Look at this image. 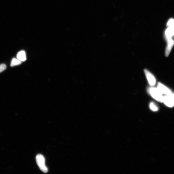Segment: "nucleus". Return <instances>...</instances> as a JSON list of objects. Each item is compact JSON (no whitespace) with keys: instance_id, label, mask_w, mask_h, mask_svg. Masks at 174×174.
Returning <instances> with one entry per match:
<instances>
[{"instance_id":"8","label":"nucleus","mask_w":174,"mask_h":174,"mask_svg":"<svg viewBox=\"0 0 174 174\" xmlns=\"http://www.w3.org/2000/svg\"><path fill=\"white\" fill-rule=\"evenodd\" d=\"M17 58L21 62H24L26 60V54L24 50L19 51L17 54Z\"/></svg>"},{"instance_id":"2","label":"nucleus","mask_w":174,"mask_h":174,"mask_svg":"<svg viewBox=\"0 0 174 174\" xmlns=\"http://www.w3.org/2000/svg\"><path fill=\"white\" fill-rule=\"evenodd\" d=\"M36 160L40 169L43 173H47L48 171V168L45 166V159L43 155L41 154H38L36 156Z\"/></svg>"},{"instance_id":"9","label":"nucleus","mask_w":174,"mask_h":174,"mask_svg":"<svg viewBox=\"0 0 174 174\" xmlns=\"http://www.w3.org/2000/svg\"><path fill=\"white\" fill-rule=\"evenodd\" d=\"M21 63L22 62L19 61L18 59L13 58L11 62L10 65L11 67H13L20 65Z\"/></svg>"},{"instance_id":"3","label":"nucleus","mask_w":174,"mask_h":174,"mask_svg":"<svg viewBox=\"0 0 174 174\" xmlns=\"http://www.w3.org/2000/svg\"><path fill=\"white\" fill-rule=\"evenodd\" d=\"M144 72L149 85L151 86H154L156 83V80L155 77L147 69H145Z\"/></svg>"},{"instance_id":"4","label":"nucleus","mask_w":174,"mask_h":174,"mask_svg":"<svg viewBox=\"0 0 174 174\" xmlns=\"http://www.w3.org/2000/svg\"><path fill=\"white\" fill-rule=\"evenodd\" d=\"M157 88L162 94L165 95L172 96V91L169 88L160 82L158 83Z\"/></svg>"},{"instance_id":"6","label":"nucleus","mask_w":174,"mask_h":174,"mask_svg":"<svg viewBox=\"0 0 174 174\" xmlns=\"http://www.w3.org/2000/svg\"><path fill=\"white\" fill-rule=\"evenodd\" d=\"M165 37L167 40L172 39V36L174 35V25L172 26L168 27L165 31Z\"/></svg>"},{"instance_id":"11","label":"nucleus","mask_w":174,"mask_h":174,"mask_svg":"<svg viewBox=\"0 0 174 174\" xmlns=\"http://www.w3.org/2000/svg\"><path fill=\"white\" fill-rule=\"evenodd\" d=\"M6 65L5 64H1L0 65V73L6 69Z\"/></svg>"},{"instance_id":"12","label":"nucleus","mask_w":174,"mask_h":174,"mask_svg":"<svg viewBox=\"0 0 174 174\" xmlns=\"http://www.w3.org/2000/svg\"><path fill=\"white\" fill-rule=\"evenodd\" d=\"M172 96L173 98V99H174V93L172 94Z\"/></svg>"},{"instance_id":"7","label":"nucleus","mask_w":174,"mask_h":174,"mask_svg":"<svg viewBox=\"0 0 174 174\" xmlns=\"http://www.w3.org/2000/svg\"><path fill=\"white\" fill-rule=\"evenodd\" d=\"M167 41L168 44L165 53V56L167 57L169 56L174 45V41L172 39H171Z\"/></svg>"},{"instance_id":"10","label":"nucleus","mask_w":174,"mask_h":174,"mask_svg":"<svg viewBox=\"0 0 174 174\" xmlns=\"http://www.w3.org/2000/svg\"><path fill=\"white\" fill-rule=\"evenodd\" d=\"M150 109L154 111V112H156L158 110V108L155 103L153 102H151L150 104Z\"/></svg>"},{"instance_id":"5","label":"nucleus","mask_w":174,"mask_h":174,"mask_svg":"<svg viewBox=\"0 0 174 174\" xmlns=\"http://www.w3.org/2000/svg\"><path fill=\"white\" fill-rule=\"evenodd\" d=\"M162 102L169 107H172L174 106V99L172 95H165L163 96Z\"/></svg>"},{"instance_id":"1","label":"nucleus","mask_w":174,"mask_h":174,"mask_svg":"<svg viewBox=\"0 0 174 174\" xmlns=\"http://www.w3.org/2000/svg\"><path fill=\"white\" fill-rule=\"evenodd\" d=\"M148 92L152 97L155 100L162 102L163 96L157 88L151 87L148 89Z\"/></svg>"}]
</instances>
